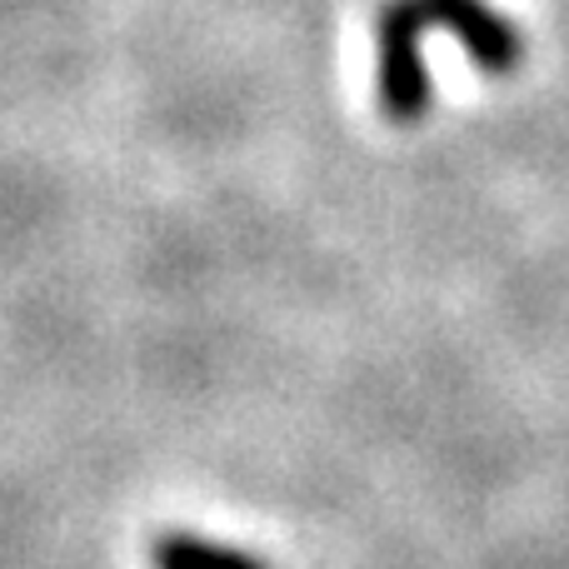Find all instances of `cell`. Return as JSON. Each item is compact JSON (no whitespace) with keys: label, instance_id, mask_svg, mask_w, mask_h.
I'll return each mask as SVG.
<instances>
[{"label":"cell","instance_id":"obj_2","mask_svg":"<svg viewBox=\"0 0 569 569\" xmlns=\"http://www.w3.org/2000/svg\"><path fill=\"white\" fill-rule=\"evenodd\" d=\"M156 569H270L260 555L240 550V545H220L206 535H160L150 550Z\"/></svg>","mask_w":569,"mask_h":569},{"label":"cell","instance_id":"obj_1","mask_svg":"<svg viewBox=\"0 0 569 569\" xmlns=\"http://www.w3.org/2000/svg\"><path fill=\"white\" fill-rule=\"evenodd\" d=\"M385 16L405 20L410 30H430V26H450L455 40L475 56V66L485 76H510L525 56V36L515 20H505L500 10H490L485 0H385Z\"/></svg>","mask_w":569,"mask_h":569}]
</instances>
